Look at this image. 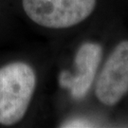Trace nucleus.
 <instances>
[{
	"label": "nucleus",
	"instance_id": "1",
	"mask_svg": "<svg viewBox=\"0 0 128 128\" xmlns=\"http://www.w3.org/2000/svg\"><path fill=\"white\" fill-rule=\"evenodd\" d=\"M36 86L30 64L14 62L0 68V124L14 125L27 113Z\"/></svg>",
	"mask_w": 128,
	"mask_h": 128
},
{
	"label": "nucleus",
	"instance_id": "2",
	"mask_svg": "<svg viewBox=\"0 0 128 128\" xmlns=\"http://www.w3.org/2000/svg\"><path fill=\"white\" fill-rule=\"evenodd\" d=\"M97 0H22L23 9L34 23L48 28H66L88 18Z\"/></svg>",
	"mask_w": 128,
	"mask_h": 128
},
{
	"label": "nucleus",
	"instance_id": "3",
	"mask_svg": "<svg viewBox=\"0 0 128 128\" xmlns=\"http://www.w3.org/2000/svg\"><path fill=\"white\" fill-rule=\"evenodd\" d=\"M128 93V40L119 43L97 79L95 94L106 106L117 104Z\"/></svg>",
	"mask_w": 128,
	"mask_h": 128
},
{
	"label": "nucleus",
	"instance_id": "4",
	"mask_svg": "<svg viewBox=\"0 0 128 128\" xmlns=\"http://www.w3.org/2000/svg\"><path fill=\"white\" fill-rule=\"evenodd\" d=\"M102 57V46L93 42L84 43L75 55V75L63 72L60 76V84L69 89L74 100H82L87 95Z\"/></svg>",
	"mask_w": 128,
	"mask_h": 128
},
{
	"label": "nucleus",
	"instance_id": "5",
	"mask_svg": "<svg viewBox=\"0 0 128 128\" xmlns=\"http://www.w3.org/2000/svg\"><path fill=\"white\" fill-rule=\"evenodd\" d=\"M93 122L84 119H74L64 122L61 127H94Z\"/></svg>",
	"mask_w": 128,
	"mask_h": 128
}]
</instances>
